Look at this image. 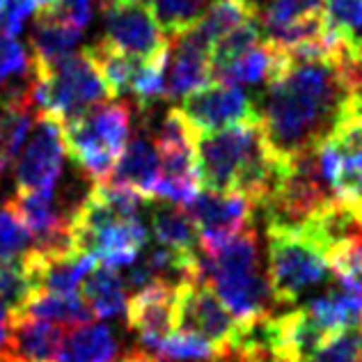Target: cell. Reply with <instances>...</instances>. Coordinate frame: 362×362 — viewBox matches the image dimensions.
I'll use <instances>...</instances> for the list:
<instances>
[{
	"mask_svg": "<svg viewBox=\"0 0 362 362\" xmlns=\"http://www.w3.org/2000/svg\"><path fill=\"white\" fill-rule=\"evenodd\" d=\"M9 317H12V330L5 351L0 354V362H58L66 335L64 326L25 314H9Z\"/></svg>",
	"mask_w": 362,
	"mask_h": 362,
	"instance_id": "obj_14",
	"label": "cell"
},
{
	"mask_svg": "<svg viewBox=\"0 0 362 362\" xmlns=\"http://www.w3.org/2000/svg\"><path fill=\"white\" fill-rule=\"evenodd\" d=\"M12 314H25V317L58 323L64 328L83 326L94 319L88 303L81 293H53V291H35L30 298L23 303V308Z\"/></svg>",
	"mask_w": 362,
	"mask_h": 362,
	"instance_id": "obj_19",
	"label": "cell"
},
{
	"mask_svg": "<svg viewBox=\"0 0 362 362\" xmlns=\"http://www.w3.org/2000/svg\"><path fill=\"white\" fill-rule=\"evenodd\" d=\"M168 62H170V44L163 51L151 55L147 60H140L133 71L129 92L138 101L140 108H147L149 103L165 97V78H168Z\"/></svg>",
	"mask_w": 362,
	"mask_h": 362,
	"instance_id": "obj_24",
	"label": "cell"
},
{
	"mask_svg": "<svg viewBox=\"0 0 362 362\" xmlns=\"http://www.w3.org/2000/svg\"><path fill=\"white\" fill-rule=\"evenodd\" d=\"M199 275L214 289L230 314L241 323L271 314L273 293L262 269V252L255 230L199 257Z\"/></svg>",
	"mask_w": 362,
	"mask_h": 362,
	"instance_id": "obj_2",
	"label": "cell"
},
{
	"mask_svg": "<svg viewBox=\"0 0 362 362\" xmlns=\"http://www.w3.org/2000/svg\"><path fill=\"white\" fill-rule=\"evenodd\" d=\"M360 362H362V360H360Z\"/></svg>",
	"mask_w": 362,
	"mask_h": 362,
	"instance_id": "obj_34",
	"label": "cell"
},
{
	"mask_svg": "<svg viewBox=\"0 0 362 362\" xmlns=\"http://www.w3.org/2000/svg\"><path fill=\"white\" fill-rule=\"evenodd\" d=\"M83 300L97 319H112L127 312V284L122 280V271L108 264L97 262V266L83 280Z\"/></svg>",
	"mask_w": 362,
	"mask_h": 362,
	"instance_id": "obj_17",
	"label": "cell"
},
{
	"mask_svg": "<svg viewBox=\"0 0 362 362\" xmlns=\"http://www.w3.org/2000/svg\"><path fill=\"white\" fill-rule=\"evenodd\" d=\"M151 232H154L160 247L179 252V255H197L199 236L195 223L190 221L188 211L175 202L154 204L151 211Z\"/></svg>",
	"mask_w": 362,
	"mask_h": 362,
	"instance_id": "obj_21",
	"label": "cell"
},
{
	"mask_svg": "<svg viewBox=\"0 0 362 362\" xmlns=\"http://www.w3.org/2000/svg\"><path fill=\"white\" fill-rule=\"evenodd\" d=\"M351 94L354 88L335 60L289 55V64L266 83L257 108L266 145L282 160L314 151L335 127Z\"/></svg>",
	"mask_w": 362,
	"mask_h": 362,
	"instance_id": "obj_1",
	"label": "cell"
},
{
	"mask_svg": "<svg viewBox=\"0 0 362 362\" xmlns=\"http://www.w3.org/2000/svg\"><path fill=\"white\" fill-rule=\"evenodd\" d=\"M259 25L269 40L282 49L323 40L328 30L323 0H269L259 7Z\"/></svg>",
	"mask_w": 362,
	"mask_h": 362,
	"instance_id": "obj_10",
	"label": "cell"
},
{
	"mask_svg": "<svg viewBox=\"0 0 362 362\" xmlns=\"http://www.w3.org/2000/svg\"><path fill=\"white\" fill-rule=\"evenodd\" d=\"M326 23L351 46L362 44V0H323Z\"/></svg>",
	"mask_w": 362,
	"mask_h": 362,
	"instance_id": "obj_29",
	"label": "cell"
},
{
	"mask_svg": "<svg viewBox=\"0 0 362 362\" xmlns=\"http://www.w3.org/2000/svg\"><path fill=\"white\" fill-rule=\"evenodd\" d=\"M33 60L16 37L0 33V85L14 83L18 78H30Z\"/></svg>",
	"mask_w": 362,
	"mask_h": 362,
	"instance_id": "obj_31",
	"label": "cell"
},
{
	"mask_svg": "<svg viewBox=\"0 0 362 362\" xmlns=\"http://www.w3.org/2000/svg\"><path fill=\"white\" fill-rule=\"evenodd\" d=\"M119 362H158V360L145 354V351H131V354H127Z\"/></svg>",
	"mask_w": 362,
	"mask_h": 362,
	"instance_id": "obj_33",
	"label": "cell"
},
{
	"mask_svg": "<svg viewBox=\"0 0 362 362\" xmlns=\"http://www.w3.org/2000/svg\"><path fill=\"white\" fill-rule=\"evenodd\" d=\"M160 362H206L218 356V351L204 337L190 330H175L156 349Z\"/></svg>",
	"mask_w": 362,
	"mask_h": 362,
	"instance_id": "obj_27",
	"label": "cell"
},
{
	"mask_svg": "<svg viewBox=\"0 0 362 362\" xmlns=\"http://www.w3.org/2000/svg\"><path fill=\"white\" fill-rule=\"evenodd\" d=\"M64 147L85 177L106 184L129 142L131 112L115 99L64 119Z\"/></svg>",
	"mask_w": 362,
	"mask_h": 362,
	"instance_id": "obj_3",
	"label": "cell"
},
{
	"mask_svg": "<svg viewBox=\"0 0 362 362\" xmlns=\"http://www.w3.org/2000/svg\"><path fill=\"white\" fill-rule=\"evenodd\" d=\"M214 78L211 51L186 28L170 37V62L165 78L168 99H186L193 92L206 88Z\"/></svg>",
	"mask_w": 362,
	"mask_h": 362,
	"instance_id": "obj_13",
	"label": "cell"
},
{
	"mask_svg": "<svg viewBox=\"0 0 362 362\" xmlns=\"http://www.w3.org/2000/svg\"><path fill=\"white\" fill-rule=\"evenodd\" d=\"M156 21L165 30L168 40L190 28L204 14L209 0H145Z\"/></svg>",
	"mask_w": 362,
	"mask_h": 362,
	"instance_id": "obj_26",
	"label": "cell"
},
{
	"mask_svg": "<svg viewBox=\"0 0 362 362\" xmlns=\"http://www.w3.org/2000/svg\"><path fill=\"white\" fill-rule=\"evenodd\" d=\"M184 209L195 223L202 252H211L234 236L252 230L255 206L243 195L216 193L204 188Z\"/></svg>",
	"mask_w": 362,
	"mask_h": 362,
	"instance_id": "obj_9",
	"label": "cell"
},
{
	"mask_svg": "<svg viewBox=\"0 0 362 362\" xmlns=\"http://www.w3.org/2000/svg\"><path fill=\"white\" fill-rule=\"evenodd\" d=\"M252 18H259V7L252 0H211L204 14L188 30L211 51L221 37L234 30L236 25L252 21Z\"/></svg>",
	"mask_w": 362,
	"mask_h": 362,
	"instance_id": "obj_18",
	"label": "cell"
},
{
	"mask_svg": "<svg viewBox=\"0 0 362 362\" xmlns=\"http://www.w3.org/2000/svg\"><path fill=\"white\" fill-rule=\"evenodd\" d=\"M117 341L103 323L66 328L58 362H115Z\"/></svg>",
	"mask_w": 362,
	"mask_h": 362,
	"instance_id": "obj_20",
	"label": "cell"
},
{
	"mask_svg": "<svg viewBox=\"0 0 362 362\" xmlns=\"http://www.w3.org/2000/svg\"><path fill=\"white\" fill-rule=\"evenodd\" d=\"M30 241L33 236L18 214L16 202L7 199L0 206V264L23 259V255L30 250Z\"/></svg>",
	"mask_w": 362,
	"mask_h": 362,
	"instance_id": "obj_25",
	"label": "cell"
},
{
	"mask_svg": "<svg viewBox=\"0 0 362 362\" xmlns=\"http://www.w3.org/2000/svg\"><path fill=\"white\" fill-rule=\"evenodd\" d=\"M83 30L71 21H66L53 7L37 9L35 12V28L30 35L33 44V60L53 66L69 55H74L76 44L81 42Z\"/></svg>",
	"mask_w": 362,
	"mask_h": 362,
	"instance_id": "obj_16",
	"label": "cell"
},
{
	"mask_svg": "<svg viewBox=\"0 0 362 362\" xmlns=\"http://www.w3.org/2000/svg\"><path fill=\"white\" fill-rule=\"evenodd\" d=\"M106 37L115 49L133 60H147L170 44L145 0H106L103 3Z\"/></svg>",
	"mask_w": 362,
	"mask_h": 362,
	"instance_id": "obj_7",
	"label": "cell"
},
{
	"mask_svg": "<svg viewBox=\"0 0 362 362\" xmlns=\"http://www.w3.org/2000/svg\"><path fill=\"white\" fill-rule=\"evenodd\" d=\"M110 99L112 94L106 81L85 51L53 66L33 60L28 101L40 112H49L64 122Z\"/></svg>",
	"mask_w": 362,
	"mask_h": 362,
	"instance_id": "obj_4",
	"label": "cell"
},
{
	"mask_svg": "<svg viewBox=\"0 0 362 362\" xmlns=\"http://www.w3.org/2000/svg\"><path fill=\"white\" fill-rule=\"evenodd\" d=\"M160 181V158L154 138L145 133L133 136L112 170V184L129 186L145 199H154Z\"/></svg>",
	"mask_w": 362,
	"mask_h": 362,
	"instance_id": "obj_15",
	"label": "cell"
},
{
	"mask_svg": "<svg viewBox=\"0 0 362 362\" xmlns=\"http://www.w3.org/2000/svg\"><path fill=\"white\" fill-rule=\"evenodd\" d=\"M175 284L170 280H154L138 289L127 303L129 328L149 349H158L170 332L177 330Z\"/></svg>",
	"mask_w": 362,
	"mask_h": 362,
	"instance_id": "obj_12",
	"label": "cell"
},
{
	"mask_svg": "<svg viewBox=\"0 0 362 362\" xmlns=\"http://www.w3.org/2000/svg\"><path fill=\"white\" fill-rule=\"evenodd\" d=\"M33 110L35 108L28 101V90L7 94L3 99V106H0V163L5 168L23 147L33 124Z\"/></svg>",
	"mask_w": 362,
	"mask_h": 362,
	"instance_id": "obj_22",
	"label": "cell"
},
{
	"mask_svg": "<svg viewBox=\"0 0 362 362\" xmlns=\"http://www.w3.org/2000/svg\"><path fill=\"white\" fill-rule=\"evenodd\" d=\"M181 112L188 117L199 136L259 117L257 106L239 85L223 81L209 83L206 88L186 97Z\"/></svg>",
	"mask_w": 362,
	"mask_h": 362,
	"instance_id": "obj_11",
	"label": "cell"
},
{
	"mask_svg": "<svg viewBox=\"0 0 362 362\" xmlns=\"http://www.w3.org/2000/svg\"><path fill=\"white\" fill-rule=\"evenodd\" d=\"M64 151L62 119L40 112L33 138L16 163V193H53L62 173Z\"/></svg>",
	"mask_w": 362,
	"mask_h": 362,
	"instance_id": "obj_8",
	"label": "cell"
},
{
	"mask_svg": "<svg viewBox=\"0 0 362 362\" xmlns=\"http://www.w3.org/2000/svg\"><path fill=\"white\" fill-rule=\"evenodd\" d=\"M259 37H262L259 18H252V21H245L241 25H236L234 30H230L225 37H221L211 49L214 74L218 69H223L225 64H230L236 58H241V55L250 51L252 46L259 44Z\"/></svg>",
	"mask_w": 362,
	"mask_h": 362,
	"instance_id": "obj_28",
	"label": "cell"
},
{
	"mask_svg": "<svg viewBox=\"0 0 362 362\" xmlns=\"http://www.w3.org/2000/svg\"><path fill=\"white\" fill-rule=\"evenodd\" d=\"M83 51L90 55V60L94 64H97L101 78L106 81L108 90L112 94V99H117L124 92H129V85H131L138 60H133L127 53L115 49L108 40H101L92 46H85Z\"/></svg>",
	"mask_w": 362,
	"mask_h": 362,
	"instance_id": "obj_23",
	"label": "cell"
},
{
	"mask_svg": "<svg viewBox=\"0 0 362 362\" xmlns=\"http://www.w3.org/2000/svg\"><path fill=\"white\" fill-rule=\"evenodd\" d=\"M269 284L275 305H293L328 278L326 247L305 225H269Z\"/></svg>",
	"mask_w": 362,
	"mask_h": 362,
	"instance_id": "obj_5",
	"label": "cell"
},
{
	"mask_svg": "<svg viewBox=\"0 0 362 362\" xmlns=\"http://www.w3.org/2000/svg\"><path fill=\"white\" fill-rule=\"evenodd\" d=\"M360 360H362V328H349L328 335L305 362H360Z\"/></svg>",
	"mask_w": 362,
	"mask_h": 362,
	"instance_id": "obj_30",
	"label": "cell"
},
{
	"mask_svg": "<svg viewBox=\"0 0 362 362\" xmlns=\"http://www.w3.org/2000/svg\"><path fill=\"white\" fill-rule=\"evenodd\" d=\"M175 303L177 328L197 332L218 354L230 349L239 337L241 321L232 317L214 289L202 280V275L179 280L175 284Z\"/></svg>",
	"mask_w": 362,
	"mask_h": 362,
	"instance_id": "obj_6",
	"label": "cell"
},
{
	"mask_svg": "<svg viewBox=\"0 0 362 362\" xmlns=\"http://www.w3.org/2000/svg\"><path fill=\"white\" fill-rule=\"evenodd\" d=\"M9 330H12V317H9L5 305H0V354H3L9 341Z\"/></svg>",
	"mask_w": 362,
	"mask_h": 362,
	"instance_id": "obj_32",
	"label": "cell"
}]
</instances>
